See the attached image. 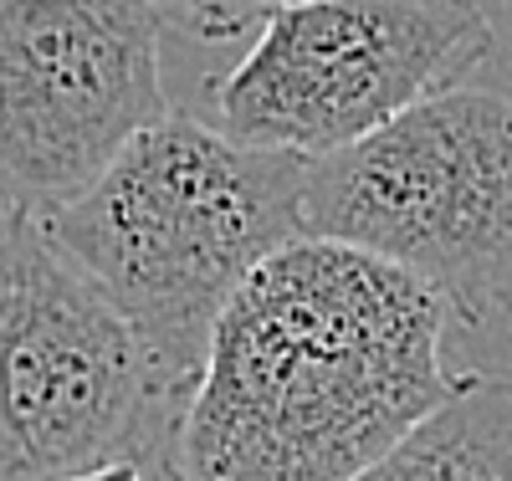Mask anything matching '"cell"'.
<instances>
[{
  "label": "cell",
  "instance_id": "277c9868",
  "mask_svg": "<svg viewBox=\"0 0 512 481\" xmlns=\"http://www.w3.org/2000/svg\"><path fill=\"white\" fill-rule=\"evenodd\" d=\"M180 405L113 302L36 215L11 210L0 221V481L175 456Z\"/></svg>",
  "mask_w": 512,
  "mask_h": 481
},
{
  "label": "cell",
  "instance_id": "8992f818",
  "mask_svg": "<svg viewBox=\"0 0 512 481\" xmlns=\"http://www.w3.org/2000/svg\"><path fill=\"white\" fill-rule=\"evenodd\" d=\"M169 113L154 0H0V195L41 215Z\"/></svg>",
  "mask_w": 512,
  "mask_h": 481
},
{
  "label": "cell",
  "instance_id": "9c48e42d",
  "mask_svg": "<svg viewBox=\"0 0 512 481\" xmlns=\"http://www.w3.org/2000/svg\"><path fill=\"white\" fill-rule=\"evenodd\" d=\"M57 481H175V456H118V461L72 471Z\"/></svg>",
  "mask_w": 512,
  "mask_h": 481
},
{
  "label": "cell",
  "instance_id": "7a4b0ae2",
  "mask_svg": "<svg viewBox=\"0 0 512 481\" xmlns=\"http://www.w3.org/2000/svg\"><path fill=\"white\" fill-rule=\"evenodd\" d=\"M297 185L303 159L241 149L169 108L36 226L113 302L149 369L185 400L231 292L303 236Z\"/></svg>",
  "mask_w": 512,
  "mask_h": 481
},
{
  "label": "cell",
  "instance_id": "30bf717a",
  "mask_svg": "<svg viewBox=\"0 0 512 481\" xmlns=\"http://www.w3.org/2000/svg\"><path fill=\"white\" fill-rule=\"evenodd\" d=\"M11 210H16V205H11L6 195H0V221H6V215H11Z\"/></svg>",
  "mask_w": 512,
  "mask_h": 481
},
{
  "label": "cell",
  "instance_id": "ba28073f",
  "mask_svg": "<svg viewBox=\"0 0 512 481\" xmlns=\"http://www.w3.org/2000/svg\"><path fill=\"white\" fill-rule=\"evenodd\" d=\"M282 6H303V0H154V11H180L210 41H231Z\"/></svg>",
  "mask_w": 512,
  "mask_h": 481
},
{
  "label": "cell",
  "instance_id": "5b68a950",
  "mask_svg": "<svg viewBox=\"0 0 512 481\" xmlns=\"http://www.w3.org/2000/svg\"><path fill=\"white\" fill-rule=\"evenodd\" d=\"M487 52L477 0H303L256 21L200 123L241 149L318 159L461 82Z\"/></svg>",
  "mask_w": 512,
  "mask_h": 481
},
{
  "label": "cell",
  "instance_id": "52a82bcc",
  "mask_svg": "<svg viewBox=\"0 0 512 481\" xmlns=\"http://www.w3.org/2000/svg\"><path fill=\"white\" fill-rule=\"evenodd\" d=\"M349 481H512V379L477 369L461 395Z\"/></svg>",
  "mask_w": 512,
  "mask_h": 481
},
{
  "label": "cell",
  "instance_id": "6da1fadb",
  "mask_svg": "<svg viewBox=\"0 0 512 481\" xmlns=\"http://www.w3.org/2000/svg\"><path fill=\"white\" fill-rule=\"evenodd\" d=\"M451 308L369 251L292 236L210 328L175 425V481H349L477 369Z\"/></svg>",
  "mask_w": 512,
  "mask_h": 481
},
{
  "label": "cell",
  "instance_id": "3957f363",
  "mask_svg": "<svg viewBox=\"0 0 512 481\" xmlns=\"http://www.w3.org/2000/svg\"><path fill=\"white\" fill-rule=\"evenodd\" d=\"M297 226L420 277L451 323L512 313V93L461 77L303 159Z\"/></svg>",
  "mask_w": 512,
  "mask_h": 481
}]
</instances>
